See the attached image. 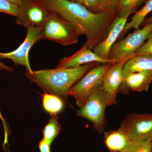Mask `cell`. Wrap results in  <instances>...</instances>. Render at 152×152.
Listing matches in <instances>:
<instances>
[{"label":"cell","instance_id":"27","mask_svg":"<svg viewBox=\"0 0 152 152\" xmlns=\"http://www.w3.org/2000/svg\"><path fill=\"white\" fill-rule=\"evenodd\" d=\"M0 67H1L4 70L11 72H13V68H12V67H10L9 66L6 65L4 64L1 62V61H0Z\"/></svg>","mask_w":152,"mask_h":152},{"label":"cell","instance_id":"18","mask_svg":"<svg viewBox=\"0 0 152 152\" xmlns=\"http://www.w3.org/2000/svg\"><path fill=\"white\" fill-rule=\"evenodd\" d=\"M145 0H120L117 5V16L128 18L134 13Z\"/></svg>","mask_w":152,"mask_h":152},{"label":"cell","instance_id":"10","mask_svg":"<svg viewBox=\"0 0 152 152\" xmlns=\"http://www.w3.org/2000/svg\"><path fill=\"white\" fill-rule=\"evenodd\" d=\"M127 60L113 64L106 71L103 77L102 86L108 100L110 105L116 104L117 94L122 83L123 68Z\"/></svg>","mask_w":152,"mask_h":152},{"label":"cell","instance_id":"21","mask_svg":"<svg viewBox=\"0 0 152 152\" xmlns=\"http://www.w3.org/2000/svg\"><path fill=\"white\" fill-rule=\"evenodd\" d=\"M84 6L91 12L95 13L107 12L104 10L102 0H70Z\"/></svg>","mask_w":152,"mask_h":152},{"label":"cell","instance_id":"16","mask_svg":"<svg viewBox=\"0 0 152 152\" xmlns=\"http://www.w3.org/2000/svg\"><path fill=\"white\" fill-rule=\"evenodd\" d=\"M152 12V0H148L141 10L137 12L132 18L129 23H127L119 37L121 39L131 29H138L142 23L145 21L146 17Z\"/></svg>","mask_w":152,"mask_h":152},{"label":"cell","instance_id":"1","mask_svg":"<svg viewBox=\"0 0 152 152\" xmlns=\"http://www.w3.org/2000/svg\"><path fill=\"white\" fill-rule=\"evenodd\" d=\"M49 10L72 24L81 35L86 38L85 45L94 50L103 40L112 22L115 12L95 13L84 6L70 0H44Z\"/></svg>","mask_w":152,"mask_h":152},{"label":"cell","instance_id":"26","mask_svg":"<svg viewBox=\"0 0 152 152\" xmlns=\"http://www.w3.org/2000/svg\"><path fill=\"white\" fill-rule=\"evenodd\" d=\"M50 145L44 139H42L39 144V148L40 152H51Z\"/></svg>","mask_w":152,"mask_h":152},{"label":"cell","instance_id":"30","mask_svg":"<svg viewBox=\"0 0 152 152\" xmlns=\"http://www.w3.org/2000/svg\"></svg>","mask_w":152,"mask_h":152},{"label":"cell","instance_id":"31","mask_svg":"<svg viewBox=\"0 0 152 152\" xmlns=\"http://www.w3.org/2000/svg\"><path fill=\"white\" fill-rule=\"evenodd\" d=\"M20 1H22V0H20Z\"/></svg>","mask_w":152,"mask_h":152},{"label":"cell","instance_id":"9","mask_svg":"<svg viewBox=\"0 0 152 152\" xmlns=\"http://www.w3.org/2000/svg\"><path fill=\"white\" fill-rule=\"evenodd\" d=\"M42 26H31L27 28L26 37L20 46L16 50L10 53L0 52V60L9 59L12 60L15 65L24 66L26 69L27 72L32 73L33 71L29 61V53L33 46L40 40Z\"/></svg>","mask_w":152,"mask_h":152},{"label":"cell","instance_id":"4","mask_svg":"<svg viewBox=\"0 0 152 152\" xmlns=\"http://www.w3.org/2000/svg\"><path fill=\"white\" fill-rule=\"evenodd\" d=\"M110 106L102 85L91 95L80 110L77 115L91 123L95 130L102 134L107 126L105 118L106 107Z\"/></svg>","mask_w":152,"mask_h":152},{"label":"cell","instance_id":"29","mask_svg":"<svg viewBox=\"0 0 152 152\" xmlns=\"http://www.w3.org/2000/svg\"><path fill=\"white\" fill-rule=\"evenodd\" d=\"M145 23L146 25L148 24H152V16L147 19L145 21Z\"/></svg>","mask_w":152,"mask_h":152},{"label":"cell","instance_id":"3","mask_svg":"<svg viewBox=\"0 0 152 152\" xmlns=\"http://www.w3.org/2000/svg\"><path fill=\"white\" fill-rule=\"evenodd\" d=\"M80 35L79 30L72 24L51 12L43 26L40 40L47 39L63 45H69L77 43Z\"/></svg>","mask_w":152,"mask_h":152},{"label":"cell","instance_id":"22","mask_svg":"<svg viewBox=\"0 0 152 152\" xmlns=\"http://www.w3.org/2000/svg\"><path fill=\"white\" fill-rule=\"evenodd\" d=\"M19 12L18 6L8 0H0V12L17 17Z\"/></svg>","mask_w":152,"mask_h":152},{"label":"cell","instance_id":"12","mask_svg":"<svg viewBox=\"0 0 152 152\" xmlns=\"http://www.w3.org/2000/svg\"><path fill=\"white\" fill-rule=\"evenodd\" d=\"M127 20L128 18L116 15L110 26L105 37L93 50L95 54L101 58L109 59L112 47L119 38Z\"/></svg>","mask_w":152,"mask_h":152},{"label":"cell","instance_id":"7","mask_svg":"<svg viewBox=\"0 0 152 152\" xmlns=\"http://www.w3.org/2000/svg\"><path fill=\"white\" fill-rule=\"evenodd\" d=\"M18 7L16 22L27 28L42 26L51 13L44 0H22Z\"/></svg>","mask_w":152,"mask_h":152},{"label":"cell","instance_id":"13","mask_svg":"<svg viewBox=\"0 0 152 152\" xmlns=\"http://www.w3.org/2000/svg\"><path fill=\"white\" fill-rule=\"evenodd\" d=\"M152 81V71L144 70L129 74L125 78L119 92L128 94L130 90L141 92L148 91Z\"/></svg>","mask_w":152,"mask_h":152},{"label":"cell","instance_id":"23","mask_svg":"<svg viewBox=\"0 0 152 152\" xmlns=\"http://www.w3.org/2000/svg\"><path fill=\"white\" fill-rule=\"evenodd\" d=\"M146 42L144 43L140 48L136 51L134 56L139 55H151L152 56V31L149 35Z\"/></svg>","mask_w":152,"mask_h":152},{"label":"cell","instance_id":"6","mask_svg":"<svg viewBox=\"0 0 152 152\" xmlns=\"http://www.w3.org/2000/svg\"><path fill=\"white\" fill-rule=\"evenodd\" d=\"M113 64H104L92 68L79 81L68 93V96L75 98L80 108L98 87L102 85L105 73Z\"/></svg>","mask_w":152,"mask_h":152},{"label":"cell","instance_id":"28","mask_svg":"<svg viewBox=\"0 0 152 152\" xmlns=\"http://www.w3.org/2000/svg\"><path fill=\"white\" fill-rule=\"evenodd\" d=\"M8 1L18 6H19L21 2L20 0H8Z\"/></svg>","mask_w":152,"mask_h":152},{"label":"cell","instance_id":"15","mask_svg":"<svg viewBox=\"0 0 152 152\" xmlns=\"http://www.w3.org/2000/svg\"><path fill=\"white\" fill-rule=\"evenodd\" d=\"M144 70L152 71L151 55H139L129 59L125 63L123 68L122 84L129 74Z\"/></svg>","mask_w":152,"mask_h":152},{"label":"cell","instance_id":"17","mask_svg":"<svg viewBox=\"0 0 152 152\" xmlns=\"http://www.w3.org/2000/svg\"><path fill=\"white\" fill-rule=\"evenodd\" d=\"M42 104L44 110L51 116H57L62 111L64 101L61 97L53 94L44 92L42 95Z\"/></svg>","mask_w":152,"mask_h":152},{"label":"cell","instance_id":"24","mask_svg":"<svg viewBox=\"0 0 152 152\" xmlns=\"http://www.w3.org/2000/svg\"><path fill=\"white\" fill-rule=\"evenodd\" d=\"M2 70H3L0 67V71ZM0 118L1 119L2 122L4 132V141L3 144V148L5 151H6L7 145L8 144L9 136L10 135V129H9L8 124L3 117L1 111H0Z\"/></svg>","mask_w":152,"mask_h":152},{"label":"cell","instance_id":"20","mask_svg":"<svg viewBox=\"0 0 152 152\" xmlns=\"http://www.w3.org/2000/svg\"><path fill=\"white\" fill-rule=\"evenodd\" d=\"M120 152H152V140H131L126 148Z\"/></svg>","mask_w":152,"mask_h":152},{"label":"cell","instance_id":"8","mask_svg":"<svg viewBox=\"0 0 152 152\" xmlns=\"http://www.w3.org/2000/svg\"><path fill=\"white\" fill-rule=\"evenodd\" d=\"M120 128L130 140H152V114H129Z\"/></svg>","mask_w":152,"mask_h":152},{"label":"cell","instance_id":"14","mask_svg":"<svg viewBox=\"0 0 152 152\" xmlns=\"http://www.w3.org/2000/svg\"><path fill=\"white\" fill-rule=\"evenodd\" d=\"M130 141L127 134L120 128L117 130L104 133V142L110 152L122 151Z\"/></svg>","mask_w":152,"mask_h":152},{"label":"cell","instance_id":"2","mask_svg":"<svg viewBox=\"0 0 152 152\" xmlns=\"http://www.w3.org/2000/svg\"><path fill=\"white\" fill-rule=\"evenodd\" d=\"M92 62L76 68H56L26 72V75L31 82L43 90L44 92L53 94L64 100L68 93L81 79L96 65Z\"/></svg>","mask_w":152,"mask_h":152},{"label":"cell","instance_id":"5","mask_svg":"<svg viewBox=\"0 0 152 152\" xmlns=\"http://www.w3.org/2000/svg\"><path fill=\"white\" fill-rule=\"evenodd\" d=\"M152 31V24L135 30L112 47L109 59L115 63L128 60L134 56L136 51L145 43Z\"/></svg>","mask_w":152,"mask_h":152},{"label":"cell","instance_id":"25","mask_svg":"<svg viewBox=\"0 0 152 152\" xmlns=\"http://www.w3.org/2000/svg\"><path fill=\"white\" fill-rule=\"evenodd\" d=\"M102 1L105 11L115 12L120 0H102Z\"/></svg>","mask_w":152,"mask_h":152},{"label":"cell","instance_id":"11","mask_svg":"<svg viewBox=\"0 0 152 152\" xmlns=\"http://www.w3.org/2000/svg\"><path fill=\"white\" fill-rule=\"evenodd\" d=\"M92 50L87 47L84 44L81 48L70 56L64 57L60 60L56 68H76L90 63L98 64H115L110 59H105L99 56Z\"/></svg>","mask_w":152,"mask_h":152},{"label":"cell","instance_id":"19","mask_svg":"<svg viewBox=\"0 0 152 152\" xmlns=\"http://www.w3.org/2000/svg\"><path fill=\"white\" fill-rule=\"evenodd\" d=\"M61 130V125L57 116H52L48 123L42 131L43 138L50 145H51L58 135Z\"/></svg>","mask_w":152,"mask_h":152}]
</instances>
